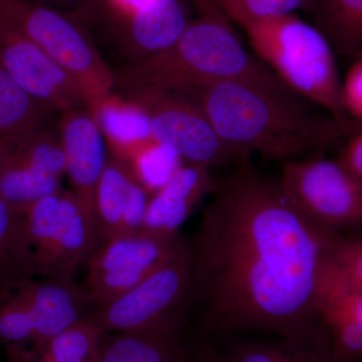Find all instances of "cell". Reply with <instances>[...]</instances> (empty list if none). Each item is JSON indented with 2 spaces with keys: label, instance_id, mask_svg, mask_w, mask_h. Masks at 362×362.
Here are the masks:
<instances>
[{
  "label": "cell",
  "instance_id": "603a6c76",
  "mask_svg": "<svg viewBox=\"0 0 362 362\" xmlns=\"http://www.w3.org/2000/svg\"><path fill=\"white\" fill-rule=\"evenodd\" d=\"M11 152L0 163V197L4 201L23 211L42 197L62 190L61 178L28 168Z\"/></svg>",
  "mask_w": 362,
  "mask_h": 362
},
{
  "label": "cell",
  "instance_id": "ffe728a7",
  "mask_svg": "<svg viewBox=\"0 0 362 362\" xmlns=\"http://www.w3.org/2000/svg\"><path fill=\"white\" fill-rule=\"evenodd\" d=\"M35 277L23 211L0 197V285Z\"/></svg>",
  "mask_w": 362,
  "mask_h": 362
},
{
  "label": "cell",
  "instance_id": "277c9868",
  "mask_svg": "<svg viewBox=\"0 0 362 362\" xmlns=\"http://www.w3.org/2000/svg\"><path fill=\"white\" fill-rule=\"evenodd\" d=\"M255 54L290 89L346 127L335 52L316 26L296 14L242 25Z\"/></svg>",
  "mask_w": 362,
  "mask_h": 362
},
{
  "label": "cell",
  "instance_id": "d6986e66",
  "mask_svg": "<svg viewBox=\"0 0 362 362\" xmlns=\"http://www.w3.org/2000/svg\"><path fill=\"white\" fill-rule=\"evenodd\" d=\"M316 28L333 51L356 59L362 56V0H314Z\"/></svg>",
  "mask_w": 362,
  "mask_h": 362
},
{
  "label": "cell",
  "instance_id": "d6a6232c",
  "mask_svg": "<svg viewBox=\"0 0 362 362\" xmlns=\"http://www.w3.org/2000/svg\"><path fill=\"white\" fill-rule=\"evenodd\" d=\"M152 0H104L109 11L116 16L117 20H127L138 11L149 4Z\"/></svg>",
  "mask_w": 362,
  "mask_h": 362
},
{
  "label": "cell",
  "instance_id": "30bf717a",
  "mask_svg": "<svg viewBox=\"0 0 362 362\" xmlns=\"http://www.w3.org/2000/svg\"><path fill=\"white\" fill-rule=\"evenodd\" d=\"M0 66L51 111L86 108L77 83L35 42L0 18Z\"/></svg>",
  "mask_w": 362,
  "mask_h": 362
},
{
  "label": "cell",
  "instance_id": "6da1fadb",
  "mask_svg": "<svg viewBox=\"0 0 362 362\" xmlns=\"http://www.w3.org/2000/svg\"><path fill=\"white\" fill-rule=\"evenodd\" d=\"M333 235L250 161L216 180L189 243L192 302L207 332L270 333L329 349L317 288Z\"/></svg>",
  "mask_w": 362,
  "mask_h": 362
},
{
  "label": "cell",
  "instance_id": "f1b7e54d",
  "mask_svg": "<svg viewBox=\"0 0 362 362\" xmlns=\"http://www.w3.org/2000/svg\"><path fill=\"white\" fill-rule=\"evenodd\" d=\"M218 6L240 26L252 21L294 14L312 9L314 0H216Z\"/></svg>",
  "mask_w": 362,
  "mask_h": 362
},
{
  "label": "cell",
  "instance_id": "52a82bcc",
  "mask_svg": "<svg viewBox=\"0 0 362 362\" xmlns=\"http://www.w3.org/2000/svg\"><path fill=\"white\" fill-rule=\"evenodd\" d=\"M189 246L129 291L87 317L105 333L130 332L185 319L192 303Z\"/></svg>",
  "mask_w": 362,
  "mask_h": 362
},
{
  "label": "cell",
  "instance_id": "4fadbf2b",
  "mask_svg": "<svg viewBox=\"0 0 362 362\" xmlns=\"http://www.w3.org/2000/svg\"><path fill=\"white\" fill-rule=\"evenodd\" d=\"M33 322V346L42 350L49 340L84 320L98 308L87 289L74 279L28 277L16 281Z\"/></svg>",
  "mask_w": 362,
  "mask_h": 362
},
{
  "label": "cell",
  "instance_id": "83f0119b",
  "mask_svg": "<svg viewBox=\"0 0 362 362\" xmlns=\"http://www.w3.org/2000/svg\"><path fill=\"white\" fill-rule=\"evenodd\" d=\"M33 338L32 315L16 282L0 285V345L6 349L33 346Z\"/></svg>",
  "mask_w": 362,
  "mask_h": 362
},
{
  "label": "cell",
  "instance_id": "d590c367",
  "mask_svg": "<svg viewBox=\"0 0 362 362\" xmlns=\"http://www.w3.org/2000/svg\"><path fill=\"white\" fill-rule=\"evenodd\" d=\"M20 138H0V163L4 161Z\"/></svg>",
  "mask_w": 362,
  "mask_h": 362
},
{
  "label": "cell",
  "instance_id": "7402d4cb",
  "mask_svg": "<svg viewBox=\"0 0 362 362\" xmlns=\"http://www.w3.org/2000/svg\"><path fill=\"white\" fill-rule=\"evenodd\" d=\"M114 156L127 165L135 180L149 195L163 187L185 163L175 149L154 138Z\"/></svg>",
  "mask_w": 362,
  "mask_h": 362
},
{
  "label": "cell",
  "instance_id": "8d00e7d4",
  "mask_svg": "<svg viewBox=\"0 0 362 362\" xmlns=\"http://www.w3.org/2000/svg\"><path fill=\"white\" fill-rule=\"evenodd\" d=\"M28 1L37 2V4H44L45 2L49 1H64V0H28Z\"/></svg>",
  "mask_w": 362,
  "mask_h": 362
},
{
  "label": "cell",
  "instance_id": "4316f807",
  "mask_svg": "<svg viewBox=\"0 0 362 362\" xmlns=\"http://www.w3.org/2000/svg\"><path fill=\"white\" fill-rule=\"evenodd\" d=\"M105 335L86 318L52 338L42 350L54 362H97Z\"/></svg>",
  "mask_w": 362,
  "mask_h": 362
},
{
  "label": "cell",
  "instance_id": "e575fe53",
  "mask_svg": "<svg viewBox=\"0 0 362 362\" xmlns=\"http://www.w3.org/2000/svg\"><path fill=\"white\" fill-rule=\"evenodd\" d=\"M185 362H220L218 352L209 346L201 347L194 354H188Z\"/></svg>",
  "mask_w": 362,
  "mask_h": 362
},
{
  "label": "cell",
  "instance_id": "9c48e42d",
  "mask_svg": "<svg viewBox=\"0 0 362 362\" xmlns=\"http://www.w3.org/2000/svg\"><path fill=\"white\" fill-rule=\"evenodd\" d=\"M128 96L148 111L154 139L175 149L185 163L211 169L250 161L221 139L201 105L187 93L142 90Z\"/></svg>",
  "mask_w": 362,
  "mask_h": 362
},
{
  "label": "cell",
  "instance_id": "74e56055",
  "mask_svg": "<svg viewBox=\"0 0 362 362\" xmlns=\"http://www.w3.org/2000/svg\"><path fill=\"white\" fill-rule=\"evenodd\" d=\"M185 361H187V357H185V361H183V362H185Z\"/></svg>",
  "mask_w": 362,
  "mask_h": 362
},
{
  "label": "cell",
  "instance_id": "7c38bea8",
  "mask_svg": "<svg viewBox=\"0 0 362 362\" xmlns=\"http://www.w3.org/2000/svg\"><path fill=\"white\" fill-rule=\"evenodd\" d=\"M59 134L66 156V175L86 214L97 226L96 192L108 154L102 131L87 108L65 112ZM98 228V226H97Z\"/></svg>",
  "mask_w": 362,
  "mask_h": 362
},
{
  "label": "cell",
  "instance_id": "ba28073f",
  "mask_svg": "<svg viewBox=\"0 0 362 362\" xmlns=\"http://www.w3.org/2000/svg\"><path fill=\"white\" fill-rule=\"evenodd\" d=\"M180 233L139 232L105 240L87 264V290L97 307L129 291L152 273L188 249Z\"/></svg>",
  "mask_w": 362,
  "mask_h": 362
},
{
  "label": "cell",
  "instance_id": "5bb4252c",
  "mask_svg": "<svg viewBox=\"0 0 362 362\" xmlns=\"http://www.w3.org/2000/svg\"><path fill=\"white\" fill-rule=\"evenodd\" d=\"M149 197L127 165L109 153L95 201L101 243L116 235L142 230Z\"/></svg>",
  "mask_w": 362,
  "mask_h": 362
},
{
  "label": "cell",
  "instance_id": "ac0fdd59",
  "mask_svg": "<svg viewBox=\"0 0 362 362\" xmlns=\"http://www.w3.org/2000/svg\"><path fill=\"white\" fill-rule=\"evenodd\" d=\"M90 113L113 156H120L126 150L153 138L148 111L130 98L125 100L112 93Z\"/></svg>",
  "mask_w": 362,
  "mask_h": 362
},
{
  "label": "cell",
  "instance_id": "44dd1931",
  "mask_svg": "<svg viewBox=\"0 0 362 362\" xmlns=\"http://www.w3.org/2000/svg\"><path fill=\"white\" fill-rule=\"evenodd\" d=\"M49 112L0 66V138L30 134L44 126Z\"/></svg>",
  "mask_w": 362,
  "mask_h": 362
},
{
  "label": "cell",
  "instance_id": "836d02e7",
  "mask_svg": "<svg viewBox=\"0 0 362 362\" xmlns=\"http://www.w3.org/2000/svg\"><path fill=\"white\" fill-rule=\"evenodd\" d=\"M6 351L9 362H54L44 350L33 346L14 347Z\"/></svg>",
  "mask_w": 362,
  "mask_h": 362
},
{
  "label": "cell",
  "instance_id": "f546056e",
  "mask_svg": "<svg viewBox=\"0 0 362 362\" xmlns=\"http://www.w3.org/2000/svg\"><path fill=\"white\" fill-rule=\"evenodd\" d=\"M328 258L343 277L362 289V230L334 233Z\"/></svg>",
  "mask_w": 362,
  "mask_h": 362
},
{
  "label": "cell",
  "instance_id": "8fae6325",
  "mask_svg": "<svg viewBox=\"0 0 362 362\" xmlns=\"http://www.w3.org/2000/svg\"><path fill=\"white\" fill-rule=\"evenodd\" d=\"M100 244L97 226L76 195L64 190L58 223L33 252L35 277L74 279Z\"/></svg>",
  "mask_w": 362,
  "mask_h": 362
},
{
  "label": "cell",
  "instance_id": "484cf974",
  "mask_svg": "<svg viewBox=\"0 0 362 362\" xmlns=\"http://www.w3.org/2000/svg\"><path fill=\"white\" fill-rule=\"evenodd\" d=\"M317 307L337 312L362 331V289L343 277L328 256L319 277Z\"/></svg>",
  "mask_w": 362,
  "mask_h": 362
},
{
  "label": "cell",
  "instance_id": "cb8c5ba5",
  "mask_svg": "<svg viewBox=\"0 0 362 362\" xmlns=\"http://www.w3.org/2000/svg\"><path fill=\"white\" fill-rule=\"evenodd\" d=\"M220 362H340L330 349L296 344L285 340L276 342H243L218 354Z\"/></svg>",
  "mask_w": 362,
  "mask_h": 362
},
{
  "label": "cell",
  "instance_id": "9a60e30c",
  "mask_svg": "<svg viewBox=\"0 0 362 362\" xmlns=\"http://www.w3.org/2000/svg\"><path fill=\"white\" fill-rule=\"evenodd\" d=\"M216 180L209 168L183 163L156 194L150 195L143 230L160 235L180 233V226L207 195Z\"/></svg>",
  "mask_w": 362,
  "mask_h": 362
},
{
  "label": "cell",
  "instance_id": "1f68e13d",
  "mask_svg": "<svg viewBox=\"0 0 362 362\" xmlns=\"http://www.w3.org/2000/svg\"><path fill=\"white\" fill-rule=\"evenodd\" d=\"M337 160L362 183V129L347 140Z\"/></svg>",
  "mask_w": 362,
  "mask_h": 362
},
{
  "label": "cell",
  "instance_id": "4dcf8cb0",
  "mask_svg": "<svg viewBox=\"0 0 362 362\" xmlns=\"http://www.w3.org/2000/svg\"><path fill=\"white\" fill-rule=\"evenodd\" d=\"M341 98L347 116L362 122V56L350 66L341 83Z\"/></svg>",
  "mask_w": 362,
  "mask_h": 362
},
{
  "label": "cell",
  "instance_id": "3957f363",
  "mask_svg": "<svg viewBox=\"0 0 362 362\" xmlns=\"http://www.w3.org/2000/svg\"><path fill=\"white\" fill-rule=\"evenodd\" d=\"M114 73L116 85L128 95L142 90L187 93L230 82L285 85L211 11L189 23L168 49L135 59Z\"/></svg>",
  "mask_w": 362,
  "mask_h": 362
},
{
  "label": "cell",
  "instance_id": "8992f818",
  "mask_svg": "<svg viewBox=\"0 0 362 362\" xmlns=\"http://www.w3.org/2000/svg\"><path fill=\"white\" fill-rule=\"evenodd\" d=\"M281 187L309 220L334 233L362 230V183L322 153L284 162Z\"/></svg>",
  "mask_w": 362,
  "mask_h": 362
},
{
  "label": "cell",
  "instance_id": "2e32d148",
  "mask_svg": "<svg viewBox=\"0 0 362 362\" xmlns=\"http://www.w3.org/2000/svg\"><path fill=\"white\" fill-rule=\"evenodd\" d=\"M185 319L150 329L106 333L97 362H183Z\"/></svg>",
  "mask_w": 362,
  "mask_h": 362
},
{
  "label": "cell",
  "instance_id": "5b68a950",
  "mask_svg": "<svg viewBox=\"0 0 362 362\" xmlns=\"http://www.w3.org/2000/svg\"><path fill=\"white\" fill-rule=\"evenodd\" d=\"M0 18L35 42L75 80L90 112L113 93L115 73L75 21L28 0H0Z\"/></svg>",
  "mask_w": 362,
  "mask_h": 362
},
{
  "label": "cell",
  "instance_id": "e0dca14e",
  "mask_svg": "<svg viewBox=\"0 0 362 362\" xmlns=\"http://www.w3.org/2000/svg\"><path fill=\"white\" fill-rule=\"evenodd\" d=\"M122 21L131 47L137 52V59L168 49L177 42L189 25L180 0H152Z\"/></svg>",
  "mask_w": 362,
  "mask_h": 362
},
{
  "label": "cell",
  "instance_id": "7a4b0ae2",
  "mask_svg": "<svg viewBox=\"0 0 362 362\" xmlns=\"http://www.w3.org/2000/svg\"><path fill=\"white\" fill-rule=\"evenodd\" d=\"M187 94L221 139L247 159L252 153L284 162L315 156L350 131L286 85L223 83Z\"/></svg>",
  "mask_w": 362,
  "mask_h": 362
},
{
  "label": "cell",
  "instance_id": "d4e9b609",
  "mask_svg": "<svg viewBox=\"0 0 362 362\" xmlns=\"http://www.w3.org/2000/svg\"><path fill=\"white\" fill-rule=\"evenodd\" d=\"M11 156L28 168L61 178L66 175V156L59 131L44 126L23 136L11 149Z\"/></svg>",
  "mask_w": 362,
  "mask_h": 362
}]
</instances>
